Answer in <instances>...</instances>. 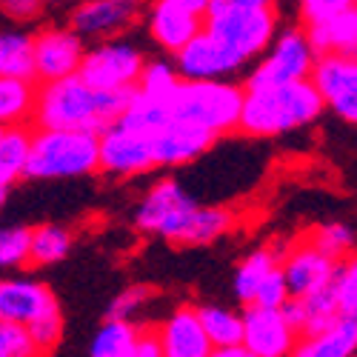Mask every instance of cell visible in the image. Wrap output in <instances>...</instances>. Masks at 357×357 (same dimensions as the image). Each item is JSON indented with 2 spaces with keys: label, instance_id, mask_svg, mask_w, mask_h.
<instances>
[{
  "label": "cell",
  "instance_id": "6da1fadb",
  "mask_svg": "<svg viewBox=\"0 0 357 357\" xmlns=\"http://www.w3.org/2000/svg\"><path fill=\"white\" fill-rule=\"evenodd\" d=\"M129 100L132 92H98L75 75L38 86L32 121L46 132H86L100 137L121 121Z\"/></svg>",
  "mask_w": 357,
  "mask_h": 357
},
{
  "label": "cell",
  "instance_id": "7a4b0ae2",
  "mask_svg": "<svg viewBox=\"0 0 357 357\" xmlns=\"http://www.w3.org/2000/svg\"><path fill=\"white\" fill-rule=\"evenodd\" d=\"M323 103L309 80L243 92L241 129L249 137H280L320 121Z\"/></svg>",
  "mask_w": 357,
  "mask_h": 357
},
{
  "label": "cell",
  "instance_id": "3957f363",
  "mask_svg": "<svg viewBox=\"0 0 357 357\" xmlns=\"http://www.w3.org/2000/svg\"><path fill=\"white\" fill-rule=\"evenodd\" d=\"M203 32L249 63L257 61L280 32V9L272 0H206Z\"/></svg>",
  "mask_w": 357,
  "mask_h": 357
},
{
  "label": "cell",
  "instance_id": "277c9868",
  "mask_svg": "<svg viewBox=\"0 0 357 357\" xmlns=\"http://www.w3.org/2000/svg\"><path fill=\"white\" fill-rule=\"evenodd\" d=\"M243 109V86L234 80H181L169 98L172 123L203 129L215 137L237 132Z\"/></svg>",
  "mask_w": 357,
  "mask_h": 357
},
{
  "label": "cell",
  "instance_id": "5b68a950",
  "mask_svg": "<svg viewBox=\"0 0 357 357\" xmlns=\"http://www.w3.org/2000/svg\"><path fill=\"white\" fill-rule=\"evenodd\" d=\"M98 135L35 129L29 140V181H77L98 174Z\"/></svg>",
  "mask_w": 357,
  "mask_h": 357
},
{
  "label": "cell",
  "instance_id": "8992f818",
  "mask_svg": "<svg viewBox=\"0 0 357 357\" xmlns=\"http://www.w3.org/2000/svg\"><path fill=\"white\" fill-rule=\"evenodd\" d=\"M301 32L317 57L346 54L357 49V3L354 0H303L297 6Z\"/></svg>",
  "mask_w": 357,
  "mask_h": 357
},
{
  "label": "cell",
  "instance_id": "52a82bcc",
  "mask_svg": "<svg viewBox=\"0 0 357 357\" xmlns=\"http://www.w3.org/2000/svg\"><path fill=\"white\" fill-rule=\"evenodd\" d=\"M197 200L189 189H183L174 177H160L143 195V200L135 209V226L146 234L163 237L169 243H183L186 229L192 223V215L197 212Z\"/></svg>",
  "mask_w": 357,
  "mask_h": 357
},
{
  "label": "cell",
  "instance_id": "ba28073f",
  "mask_svg": "<svg viewBox=\"0 0 357 357\" xmlns=\"http://www.w3.org/2000/svg\"><path fill=\"white\" fill-rule=\"evenodd\" d=\"M314 52L306 43L303 32L297 26H286L275 35V40L269 43L255 69L246 75L243 92L249 89H266V86H283V83H301L309 80V72L314 66Z\"/></svg>",
  "mask_w": 357,
  "mask_h": 357
},
{
  "label": "cell",
  "instance_id": "9c48e42d",
  "mask_svg": "<svg viewBox=\"0 0 357 357\" xmlns=\"http://www.w3.org/2000/svg\"><path fill=\"white\" fill-rule=\"evenodd\" d=\"M146 66L143 52L129 40H106L86 49L77 77L98 92H135Z\"/></svg>",
  "mask_w": 357,
  "mask_h": 357
},
{
  "label": "cell",
  "instance_id": "30bf717a",
  "mask_svg": "<svg viewBox=\"0 0 357 357\" xmlns=\"http://www.w3.org/2000/svg\"><path fill=\"white\" fill-rule=\"evenodd\" d=\"M86 43L69 26H49L32 35V80L40 86L75 77L80 72Z\"/></svg>",
  "mask_w": 357,
  "mask_h": 357
},
{
  "label": "cell",
  "instance_id": "8fae6325",
  "mask_svg": "<svg viewBox=\"0 0 357 357\" xmlns=\"http://www.w3.org/2000/svg\"><path fill=\"white\" fill-rule=\"evenodd\" d=\"M309 83L317 92L323 109H332L340 121H357V61L346 54L314 57Z\"/></svg>",
  "mask_w": 357,
  "mask_h": 357
},
{
  "label": "cell",
  "instance_id": "7c38bea8",
  "mask_svg": "<svg viewBox=\"0 0 357 357\" xmlns=\"http://www.w3.org/2000/svg\"><path fill=\"white\" fill-rule=\"evenodd\" d=\"M203 15L206 0H158L146 12V26L160 49L177 54L203 32Z\"/></svg>",
  "mask_w": 357,
  "mask_h": 357
},
{
  "label": "cell",
  "instance_id": "4fadbf2b",
  "mask_svg": "<svg viewBox=\"0 0 357 357\" xmlns=\"http://www.w3.org/2000/svg\"><path fill=\"white\" fill-rule=\"evenodd\" d=\"M174 72L181 80H231L237 72H243L246 63L234 57L220 40H215L209 32L195 35L181 52L174 54Z\"/></svg>",
  "mask_w": 357,
  "mask_h": 357
},
{
  "label": "cell",
  "instance_id": "5bb4252c",
  "mask_svg": "<svg viewBox=\"0 0 357 357\" xmlns=\"http://www.w3.org/2000/svg\"><path fill=\"white\" fill-rule=\"evenodd\" d=\"M140 6L132 0H86V3L75 6L69 15V29L86 43L92 40H121L123 32L137 23Z\"/></svg>",
  "mask_w": 357,
  "mask_h": 357
},
{
  "label": "cell",
  "instance_id": "9a60e30c",
  "mask_svg": "<svg viewBox=\"0 0 357 357\" xmlns=\"http://www.w3.org/2000/svg\"><path fill=\"white\" fill-rule=\"evenodd\" d=\"M98 166L114 181H129V177L152 172L155 160L152 149H149V137L112 126L98 137Z\"/></svg>",
  "mask_w": 357,
  "mask_h": 357
},
{
  "label": "cell",
  "instance_id": "2e32d148",
  "mask_svg": "<svg viewBox=\"0 0 357 357\" xmlns=\"http://www.w3.org/2000/svg\"><path fill=\"white\" fill-rule=\"evenodd\" d=\"M335 269L337 263L332 257H326L317 246H312L309 237L291 246L280 260V275L291 301H303V297L326 289L335 278Z\"/></svg>",
  "mask_w": 357,
  "mask_h": 357
},
{
  "label": "cell",
  "instance_id": "e0dca14e",
  "mask_svg": "<svg viewBox=\"0 0 357 357\" xmlns=\"http://www.w3.org/2000/svg\"><path fill=\"white\" fill-rule=\"evenodd\" d=\"M61 312L52 289L32 278H3L0 280V320L15 326H32L40 317Z\"/></svg>",
  "mask_w": 357,
  "mask_h": 357
},
{
  "label": "cell",
  "instance_id": "ac0fdd59",
  "mask_svg": "<svg viewBox=\"0 0 357 357\" xmlns=\"http://www.w3.org/2000/svg\"><path fill=\"white\" fill-rule=\"evenodd\" d=\"M241 320H243L241 346L252 357H289L291 354L297 343V332L286 323L280 309L246 306L241 312Z\"/></svg>",
  "mask_w": 357,
  "mask_h": 357
},
{
  "label": "cell",
  "instance_id": "d6986e66",
  "mask_svg": "<svg viewBox=\"0 0 357 357\" xmlns=\"http://www.w3.org/2000/svg\"><path fill=\"white\" fill-rule=\"evenodd\" d=\"M218 143L215 135L195 129V126H183V123H169L163 126L158 135L149 137V149H152V160L155 169L158 166H186L200 160L209 149Z\"/></svg>",
  "mask_w": 357,
  "mask_h": 357
},
{
  "label": "cell",
  "instance_id": "ffe728a7",
  "mask_svg": "<svg viewBox=\"0 0 357 357\" xmlns=\"http://www.w3.org/2000/svg\"><path fill=\"white\" fill-rule=\"evenodd\" d=\"M163 357H209L212 343L206 340L195 306H177L160 326H155Z\"/></svg>",
  "mask_w": 357,
  "mask_h": 357
},
{
  "label": "cell",
  "instance_id": "44dd1931",
  "mask_svg": "<svg viewBox=\"0 0 357 357\" xmlns=\"http://www.w3.org/2000/svg\"><path fill=\"white\" fill-rule=\"evenodd\" d=\"M357 351V320L340 317L329 329L301 335L289 357H354Z\"/></svg>",
  "mask_w": 357,
  "mask_h": 357
},
{
  "label": "cell",
  "instance_id": "7402d4cb",
  "mask_svg": "<svg viewBox=\"0 0 357 357\" xmlns=\"http://www.w3.org/2000/svg\"><path fill=\"white\" fill-rule=\"evenodd\" d=\"M38 83L0 75V132L26 126L35 114Z\"/></svg>",
  "mask_w": 357,
  "mask_h": 357
},
{
  "label": "cell",
  "instance_id": "603a6c76",
  "mask_svg": "<svg viewBox=\"0 0 357 357\" xmlns=\"http://www.w3.org/2000/svg\"><path fill=\"white\" fill-rule=\"evenodd\" d=\"M195 314L212 349L241 346V335H243L241 312H234L229 306H218V303H203V306H195Z\"/></svg>",
  "mask_w": 357,
  "mask_h": 357
},
{
  "label": "cell",
  "instance_id": "cb8c5ba5",
  "mask_svg": "<svg viewBox=\"0 0 357 357\" xmlns=\"http://www.w3.org/2000/svg\"><path fill=\"white\" fill-rule=\"evenodd\" d=\"M278 266H280V255L275 249H255V252H249L241 260V266H237V272H234V297L243 306H252L260 283L269 278Z\"/></svg>",
  "mask_w": 357,
  "mask_h": 357
},
{
  "label": "cell",
  "instance_id": "d4e9b609",
  "mask_svg": "<svg viewBox=\"0 0 357 357\" xmlns=\"http://www.w3.org/2000/svg\"><path fill=\"white\" fill-rule=\"evenodd\" d=\"M75 246V237L66 226L43 223L29 234V266H52L61 263Z\"/></svg>",
  "mask_w": 357,
  "mask_h": 357
},
{
  "label": "cell",
  "instance_id": "484cf974",
  "mask_svg": "<svg viewBox=\"0 0 357 357\" xmlns=\"http://www.w3.org/2000/svg\"><path fill=\"white\" fill-rule=\"evenodd\" d=\"M29 140H32V129L29 126L0 132V189H12L26 174Z\"/></svg>",
  "mask_w": 357,
  "mask_h": 357
},
{
  "label": "cell",
  "instance_id": "4316f807",
  "mask_svg": "<svg viewBox=\"0 0 357 357\" xmlns=\"http://www.w3.org/2000/svg\"><path fill=\"white\" fill-rule=\"evenodd\" d=\"M231 229H234V212L223 209V206H197V212L192 215V223L186 229L183 246H209Z\"/></svg>",
  "mask_w": 357,
  "mask_h": 357
},
{
  "label": "cell",
  "instance_id": "83f0119b",
  "mask_svg": "<svg viewBox=\"0 0 357 357\" xmlns=\"http://www.w3.org/2000/svg\"><path fill=\"white\" fill-rule=\"evenodd\" d=\"M140 326L123 320H106L89 349V357H132Z\"/></svg>",
  "mask_w": 357,
  "mask_h": 357
},
{
  "label": "cell",
  "instance_id": "f1b7e54d",
  "mask_svg": "<svg viewBox=\"0 0 357 357\" xmlns=\"http://www.w3.org/2000/svg\"><path fill=\"white\" fill-rule=\"evenodd\" d=\"M0 49H3V75L32 80V35L9 29L0 32Z\"/></svg>",
  "mask_w": 357,
  "mask_h": 357
},
{
  "label": "cell",
  "instance_id": "f546056e",
  "mask_svg": "<svg viewBox=\"0 0 357 357\" xmlns=\"http://www.w3.org/2000/svg\"><path fill=\"white\" fill-rule=\"evenodd\" d=\"M177 86H181V77H177L172 63L146 61V66L137 77V86H135V95L149 98V100H169Z\"/></svg>",
  "mask_w": 357,
  "mask_h": 357
},
{
  "label": "cell",
  "instance_id": "4dcf8cb0",
  "mask_svg": "<svg viewBox=\"0 0 357 357\" xmlns=\"http://www.w3.org/2000/svg\"><path fill=\"white\" fill-rule=\"evenodd\" d=\"M309 241H312V246H317L326 257H332L335 263L349 260L351 252H354V231H351L349 223H340V220L320 223L317 229H312Z\"/></svg>",
  "mask_w": 357,
  "mask_h": 357
},
{
  "label": "cell",
  "instance_id": "1f68e13d",
  "mask_svg": "<svg viewBox=\"0 0 357 357\" xmlns=\"http://www.w3.org/2000/svg\"><path fill=\"white\" fill-rule=\"evenodd\" d=\"M329 289H332V297H335L337 314L357 320V263H354V257L337 263Z\"/></svg>",
  "mask_w": 357,
  "mask_h": 357
},
{
  "label": "cell",
  "instance_id": "d6a6232c",
  "mask_svg": "<svg viewBox=\"0 0 357 357\" xmlns=\"http://www.w3.org/2000/svg\"><path fill=\"white\" fill-rule=\"evenodd\" d=\"M29 226H3L0 229V272L29 266Z\"/></svg>",
  "mask_w": 357,
  "mask_h": 357
},
{
  "label": "cell",
  "instance_id": "836d02e7",
  "mask_svg": "<svg viewBox=\"0 0 357 357\" xmlns=\"http://www.w3.org/2000/svg\"><path fill=\"white\" fill-rule=\"evenodd\" d=\"M152 297H155V289H152V286H129V289H123V291L109 303L106 320L132 323V314H137L149 301H152Z\"/></svg>",
  "mask_w": 357,
  "mask_h": 357
},
{
  "label": "cell",
  "instance_id": "e575fe53",
  "mask_svg": "<svg viewBox=\"0 0 357 357\" xmlns=\"http://www.w3.org/2000/svg\"><path fill=\"white\" fill-rule=\"evenodd\" d=\"M0 349L9 357H46L43 351H38V346L32 343L23 326L3 323V320H0Z\"/></svg>",
  "mask_w": 357,
  "mask_h": 357
},
{
  "label": "cell",
  "instance_id": "d590c367",
  "mask_svg": "<svg viewBox=\"0 0 357 357\" xmlns=\"http://www.w3.org/2000/svg\"><path fill=\"white\" fill-rule=\"evenodd\" d=\"M26 332H29V337H32V343L38 346V351H43L49 357V351L61 343V337H63V314L54 312L49 317H40L38 323L26 326Z\"/></svg>",
  "mask_w": 357,
  "mask_h": 357
},
{
  "label": "cell",
  "instance_id": "8d00e7d4",
  "mask_svg": "<svg viewBox=\"0 0 357 357\" xmlns=\"http://www.w3.org/2000/svg\"><path fill=\"white\" fill-rule=\"evenodd\" d=\"M286 301H289V289H286V283H283L280 266H278V269L260 283L252 306H257V309H283Z\"/></svg>",
  "mask_w": 357,
  "mask_h": 357
},
{
  "label": "cell",
  "instance_id": "74e56055",
  "mask_svg": "<svg viewBox=\"0 0 357 357\" xmlns=\"http://www.w3.org/2000/svg\"><path fill=\"white\" fill-rule=\"evenodd\" d=\"M132 357H163L155 329H140V332H137V340H135Z\"/></svg>",
  "mask_w": 357,
  "mask_h": 357
},
{
  "label": "cell",
  "instance_id": "f35d334b",
  "mask_svg": "<svg viewBox=\"0 0 357 357\" xmlns=\"http://www.w3.org/2000/svg\"><path fill=\"white\" fill-rule=\"evenodd\" d=\"M3 12L12 20H35V17H40L43 6L40 3H3Z\"/></svg>",
  "mask_w": 357,
  "mask_h": 357
},
{
  "label": "cell",
  "instance_id": "ab89813d",
  "mask_svg": "<svg viewBox=\"0 0 357 357\" xmlns=\"http://www.w3.org/2000/svg\"><path fill=\"white\" fill-rule=\"evenodd\" d=\"M209 357H252L243 346H226V349H212Z\"/></svg>",
  "mask_w": 357,
  "mask_h": 357
},
{
  "label": "cell",
  "instance_id": "60d3db41",
  "mask_svg": "<svg viewBox=\"0 0 357 357\" xmlns=\"http://www.w3.org/2000/svg\"><path fill=\"white\" fill-rule=\"evenodd\" d=\"M6 197H9V189H0V209L6 206Z\"/></svg>",
  "mask_w": 357,
  "mask_h": 357
},
{
  "label": "cell",
  "instance_id": "b9f144b4",
  "mask_svg": "<svg viewBox=\"0 0 357 357\" xmlns=\"http://www.w3.org/2000/svg\"><path fill=\"white\" fill-rule=\"evenodd\" d=\"M0 75H3V49H0Z\"/></svg>",
  "mask_w": 357,
  "mask_h": 357
},
{
  "label": "cell",
  "instance_id": "7bdbcfd3",
  "mask_svg": "<svg viewBox=\"0 0 357 357\" xmlns=\"http://www.w3.org/2000/svg\"><path fill=\"white\" fill-rule=\"evenodd\" d=\"M0 357H9V354H6V351H3V349H0Z\"/></svg>",
  "mask_w": 357,
  "mask_h": 357
}]
</instances>
